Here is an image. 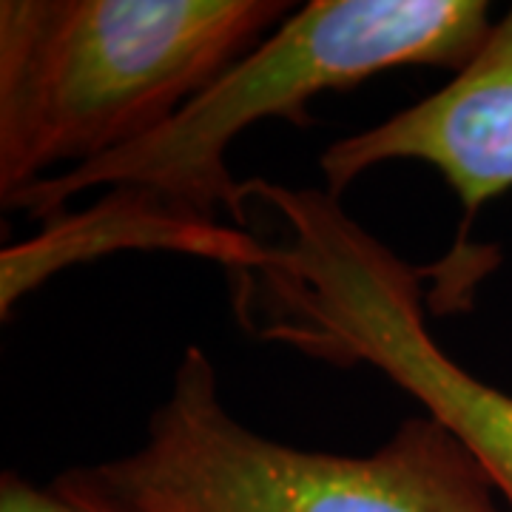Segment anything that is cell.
I'll return each instance as SVG.
<instances>
[{
    "instance_id": "obj_1",
    "label": "cell",
    "mask_w": 512,
    "mask_h": 512,
    "mask_svg": "<svg viewBox=\"0 0 512 512\" xmlns=\"http://www.w3.org/2000/svg\"><path fill=\"white\" fill-rule=\"evenodd\" d=\"M291 9L288 0H3L0 200L165 126Z\"/></svg>"
},
{
    "instance_id": "obj_2",
    "label": "cell",
    "mask_w": 512,
    "mask_h": 512,
    "mask_svg": "<svg viewBox=\"0 0 512 512\" xmlns=\"http://www.w3.org/2000/svg\"><path fill=\"white\" fill-rule=\"evenodd\" d=\"M493 29L484 0H313L185 103L165 126L83 168L57 171L3 208L49 222L92 188H126L168 214L245 225V185L228 148L262 120L313 126L316 94L359 86L402 66L461 72Z\"/></svg>"
},
{
    "instance_id": "obj_3",
    "label": "cell",
    "mask_w": 512,
    "mask_h": 512,
    "mask_svg": "<svg viewBox=\"0 0 512 512\" xmlns=\"http://www.w3.org/2000/svg\"><path fill=\"white\" fill-rule=\"evenodd\" d=\"M77 473L143 512H510L476 456L427 413L373 456L259 436L225 410L217 370L197 345L148 421L146 444Z\"/></svg>"
},
{
    "instance_id": "obj_4",
    "label": "cell",
    "mask_w": 512,
    "mask_h": 512,
    "mask_svg": "<svg viewBox=\"0 0 512 512\" xmlns=\"http://www.w3.org/2000/svg\"><path fill=\"white\" fill-rule=\"evenodd\" d=\"M279 242L239 276L265 336L330 362H365L407 390L484 467L512 512V396L481 382L427 330L421 276L350 217L328 188L254 180Z\"/></svg>"
},
{
    "instance_id": "obj_5",
    "label": "cell",
    "mask_w": 512,
    "mask_h": 512,
    "mask_svg": "<svg viewBox=\"0 0 512 512\" xmlns=\"http://www.w3.org/2000/svg\"><path fill=\"white\" fill-rule=\"evenodd\" d=\"M390 160L433 165L467 220L512 188V9L444 89L328 146L319 165L328 191L339 197L356 177Z\"/></svg>"
},
{
    "instance_id": "obj_6",
    "label": "cell",
    "mask_w": 512,
    "mask_h": 512,
    "mask_svg": "<svg viewBox=\"0 0 512 512\" xmlns=\"http://www.w3.org/2000/svg\"><path fill=\"white\" fill-rule=\"evenodd\" d=\"M174 251L222 262L234 271H254L268 259V242L237 225L188 222L126 188H106L89 208L43 222L37 237L0 254V311L23 293L74 262H92L114 251Z\"/></svg>"
},
{
    "instance_id": "obj_7",
    "label": "cell",
    "mask_w": 512,
    "mask_h": 512,
    "mask_svg": "<svg viewBox=\"0 0 512 512\" xmlns=\"http://www.w3.org/2000/svg\"><path fill=\"white\" fill-rule=\"evenodd\" d=\"M0 512H74L72 504L55 487L43 490L29 484L18 473H3L0 478Z\"/></svg>"
},
{
    "instance_id": "obj_8",
    "label": "cell",
    "mask_w": 512,
    "mask_h": 512,
    "mask_svg": "<svg viewBox=\"0 0 512 512\" xmlns=\"http://www.w3.org/2000/svg\"><path fill=\"white\" fill-rule=\"evenodd\" d=\"M52 487L72 504L74 512H143L128 507V504L117 501V498H111V495L100 493L97 487H92L86 478L77 473V467L69 470V473H63Z\"/></svg>"
}]
</instances>
